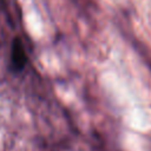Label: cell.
I'll return each instance as SVG.
<instances>
[{
    "label": "cell",
    "instance_id": "obj_1",
    "mask_svg": "<svg viewBox=\"0 0 151 151\" xmlns=\"http://www.w3.org/2000/svg\"><path fill=\"white\" fill-rule=\"evenodd\" d=\"M27 63V57L25 53L24 45L19 38H15L12 42V51H11V65L15 72L24 70Z\"/></svg>",
    "mask_w": 151,
    "mask_h": 151
}]
</instances>
